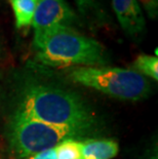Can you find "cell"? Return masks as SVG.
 <instances>
[{
  "mask_svg": "<svg viewBox=\"0 0 158 159\" xmlns=\"http://www.w3.org/2000/svg\"><path fill=\"white\" fill-rule=\"evenodd\" d=\"M11 116L71 126L96 133L99 121L85 101L73 91L52 84L28 80L15 97Z\"/></svg>",
  "mask_w": 158,
  "mask_h": 159,
  "instance_id": "1",
  "label": "cell"
},
{
  "mask_svg": "<svg viewBox=\"0 0 158 159\" xmlns=\"http://www.w3.org/2000/svg\"><path fill=\"white\" fill-rule=\"evenodd\" d=\"M36 61L44 66L101 67L108 64L104 46L66 25H55L34 33Z\"/></svg>",
  "mask_w": 158,
  "mask_h": 159,
  "instance_id": "2",
  "label": "cell"
},
{
  "mask_svg": "<svg viewBox=\"0 0 158 159\" xmlns=\"http://www.w3.org/2000/svg\"><path fill=\"white\" fill-rule=\"evenodd\" d=\"M93 134L88 130L71 126H61L11 116L6 128L8 150L15 159H26L38 152L55 148L63 141L79 140Z\"/></svg>",
  "mask_w": 158,
  "mask_h": 159,
  "instance_id": "3",
  "label": "cell"
},
{
  "mask_svg": "<svg viewBox=\"0 0 158 159\" xmlns=\"http://www.w3.org/2000/svg\"><path fill=\"white\" fill-rule=\"evenodd\" d=\"M67 77L77 84L124 101H139L150 93L145 76L133 69L112 67H74Z\"/></svg>",
  "mask_w": 158,
  "mask_h": 159,
  "instance_id": "4",
  "label": "cell"
},
{
  "mask_svg": "<svg viewBox=\"0 0 158 159\" xmlns=\"http://www.w3.org/2000/svg\"><path fill=\"white\" fill-rule=\"evenodd\" d=\"M76 15L65 0H38L33 16L34 33L55 25H66L76 21Z\"/></svg>",
  "mask_w": 158,
  "mask_h": 159,
  "instance_id": "5",
  "label": "cell"
},
{
  "mask_svg": "<svg viewBox=\"0 0 158 159\" xmlns=\"http://www.w3.org/2000/svg\"><path fill=\"white\" fill-rule=\"evenodd\" d=\"M117 20L129 36H138L145 30V18L138 0H112Z\"/></svg>",
  "mask_w": 158,
  "mask_h": 159,
  "instance_id": "6",
  "label": "cell"
},
{
  "mask_svg": "<svg viewBox=\"0 0 158 159\" xmlns=\"http://www.w3.org/2000/svg\"><path fill=\"white\" fill-rule=\"evenodd\" d=\"M83 159H112L118 154L119 145L111 139H87L81 142Z\"/></svg>",
  "mask_w": 158,
  "mask_h": 159,
  "instance_id": "7",
  "label": "cell"
},
{
  "mask_svg": "<svg viewBox=\"0 0 158 159\" xmlns=\"http://www.w3.org/2000/svg\"><path fill=\"white\" fill-rule=\"evenodd\" d=\"M37 1L38 0H11L18 29H28L32 25Z\"/></svg>",
  "mask_w": 158,
  "mask_h": 159,
  "instance_id": "8",
  "label": "cell"
},
{
  "mask_svg": "<svg viewBox=\"0 0 158 159\" xmlns=\"http://www.w3.org/2000/svg\"><path fill=\"white\" fill-rule=\"evenodd\" d=\"M133 70L148 76L155 81L158 80V59L155 56L140 55L133 62Z\"/></svg>",
  "mask_w": 158,
  "mask_h": 159,
  "instance_id": "9",
  "label": "cell"
},
{
  "mask_svg": "<svg viewBox=\"0 0 158 159\" xmlns=\"http://www.w3.org/2000/svg\"><path fill=\"white\" fill-rule=\"evenodd\" d=\"M56 159H83L81 142L74 139L63 141L55 147Z\"/></svg>",
  "mask_w": 158,
  "mask_h": 159,
  "instance_id": "10",
  "label": "cell"
},
{
  "mask_svg": "<svg viewBox=\"0 0 158 159\" xmlns=\"http://www.w3.org/2000/svg\"><path fill=\"white\" fill-rule=\"evenodd\" d=\"M26 159H56V149L52 148V149H48V150L38 152V153H35L31 155V156L27 157Z\"/></svg>",
  "mask_w": 158,
  "mask_h": 159,
  "instance_id": "11",
  "label": "cell"
},
{
  "mask_svg": "<svg viewBox=\"0 0 158 159\" xmlns=\"http://www.w3.org/2000/svg\"><path fill=\"white\" fill-rule=\"evenodd\" d=\"M144 5H145L148 15H149L151 18H156L158 0H146Z\"/></svg>",
  "mask_w": 158,
  "mask_h": 159,
  "instance_id": "12",
  "label": "cell"
},
{
  "mask_svg": "<svg viewBox=\"0 0 158 159\" xmlns=\"http://www.w3.org/2000/svg\"><path fill=\"white\" fill-rule=\"evenodd\" d=\"M75 1L77 3L78 8L80 9V11L84 12L85 9L90 5V3H92L93 0H75Z\"/></svg>",
  "mask_w": 158,
  "mask_h": 159,
  "instance_id": "13",
  "label": "cell"
},
{
  "mask_svg": "<svg viewBox=\"0 0 158 159\" xmlns=\"http://www.w3.org/2000/svg\"><path fill=\"white\" fill-rule=\"evenodd\" d=\"M141 1H142L143 3H145V1H146V0H141Z\"/></svg>",
  "mask_w": 158,
  "mask_h": 159,
  "instance_id": "14",
  "label": "cell"
}]
</instances>
